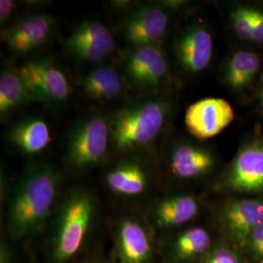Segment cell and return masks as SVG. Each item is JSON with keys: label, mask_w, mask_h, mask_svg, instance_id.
Returning <instances> with one entry per match:
<instances>
[{"label": "cell", "mask_w": 263, "mask_h": 263, "mask_svg": "<svg viewBox=\"0 0 263 263\" xmlns=\"http://www.w3.org/2000/svg\"><path fill=\"white\" fill-rule=\"evenodd\" d=\"M109 259L112 263H156L158 247L155 232L146 218L124 215L115 221Z\"/></svg>", "instance_id": "obj_5"}, {"label": "cell", "mask_w": 263, "mask_h": 263, "mask_svg": "<svg viewBox=\"0 0 263 263\" xmlns=\"http://www.w3.org/2000/svg\"><path fill=\"white\" fill-rule=\"evenodd\" d=\"M31 102L33 101L17 67L3 68L0 74L1 120Z\"/></svg>", "instance_id": "obj_21"}, {"label": "cell", "mask_w": 263, "mask_h": 263, "mask_svg": "<svg viewBox=\"0 0 263 263\" xmlns=\"http://www.w3.org/2000/svg\"><path fill=\"white\" fill-rule=\"evenodd\" d=\"M261 103H262V106H263V91H262V95H261Z\"/></svg>", "instance_id": "obj_30"}, {"label": "cell", "mask_w": 263, "mask_h": 263, "mask_svg": "<svg viewBox=\"0 0 263 263\" xmlns=\"http://www.w3.org/2000/svg\"><path fill=\"white\" fill-rule=\"evenodd\" d=\"M197 199L189 194H175L161 198L151 205L146 220L156 233L185 226L199 214Z\"/></svg>", "instance_id": "obj_15"}, {"label": "cell", "mask_w": 263, "mask_h": 263, "mask_svg": "<svg viewBox=\"0 0 263 263\" xmlns=\"http://www.w3.org/2000/svg\"><path fill=\"white\" fill-rule=\"evenodd\" d=\"M168 11L159 4H140L125 18L122 35L129 47L159 46L169 28Z\"/></svg>", "instance_id": "obj_11"}, {"label": "cell", "mask_w": 263, "mask_h": 263, "mask_svg": "<svg viewBox=\"0 0 263 263\" xmlns=\"http://www.w3.org/2000/svg\"><path fill=\"white\" fill-rule=\"evenodd\" d=\"M98 204L86 188L64 193L50 222L48 263H76L84 252L94 230Z\"/></svg>", "instance_id": "obj_2"}, {"label": "cell", "mask_w": 263, "mask_h": 263, "mask_svg": "<svg viewBox=\"0 0 263 263\" xmlns=\"http://www.w3.org/2000/svg\"><path fill=\"white\" fill-rule=\"evenodd\" d=\"M226 185L239 192L262 191V143H252L239 152L226 176Z\"/></svg>", "instance_id": "obj_16"}, {"label": "cell", "mask_w": 263, "mask_h": 263, "mask_svg": "<svg viewBox=\"0 0 263 263\" xmlns=\"http://www.w3.org/2000/svg\"><path fill=\"white\" fill-rule=\"evenodd\" d=\"M231 21L233 28L239 37L243 39H253L252 27L248 14V8L240 7L233 10L231 13Z\"/></svg>", "instance_id": "obj_24"}, {"label": "cell", "mask_w": 263, "mask_h": 263, "mask_svg": "<svg viewBox=\"0 0 263 263\" xmlns=\"http://www.w3.org/2000/svg\"><path fill=\"white\" fill-rule=\"evenodd\" d=\"M17 3L12 0H1L0 1V23L1 26L6 25L9 22L14 12L17 9Z\"/></svg>", "instance_id": "obj_28"}, {"label": "cell", "mask_w": 263, "mask_h": 263, "mask_svg": "<svg viewBox=\"0 0 263 263\" xmlns=\"http://www.w3.org/2000/svg\"><path fill=\"white\" fill-rule=\"evenodd\" d=\"M245 249L254 263H263V224L249 237Z\"/></svg>", "instance_id": "obj_25"}, {"label": "cell", "mask_w": 263, "mask_h": 263, "mask_svg": "<svg viewBox=\"0 0 263 263\" xmlns=\"http://www.w3.org/2000/svg\"><path fill=\"white\" fill-rule=\"evenodd\" d=\"M17 69L33 102L54 107L69 99L71 88L68 79L52 58L30 60Z\"/></svg>", "instance_id": "obj_7"}, {"label": "cell", "mask_w": 263, "mask_h": 263, "mask_svg": "<svg viewBox=\"0 0 263 263\" xmlns=\"http://www.w3.org/2000/svg\"><path fill=\"white\" fill-rule=\"evenodd\" d=\"M54 18L43 12L27 14L15 21L1 32V41L10 52L26 56L44 47L55 33Z\"/></svg>", "instance_id": "obj_9"}, {"label": "cell", "mask_w": 263, "mask_h": 263, "mask_svg": "<svg viewBox=\"0 0 263 263\" xmlns=\"http://www.w3.org/2000/svg\"><path fill=\"white\" fill-rule=\"evenodd\" d=\"M81 92L98 102H112L120 99L126 82L120 69L110 65L94 67L78 78Z\"/></svg>", "instance_id": "obj_19"}, {"label": "cell", "mask_w": 263, "mask_h": 263, "mask_svg": "<svg viewBox=\"0 0 263 263\" xmlns=\"http://www.w3.org/2000/svg\"><path fill=\"white\" fill-rule=\"evenodd\" d=\"M104 182L108 192L115 197L139 199L145 196L152 187L153 172L143 160L127 155L105 171Z\"/></svg>", "instance_id": "obj_10"}, {"label": "cell", "mask_w": 263, "mask_h": 263, "mask_svg": "<svg viewBox=\"0 0 263 263\" xmlns=\"http://www.w3.org/2000/svg\"><path fill=\"white\" fill-rule=\"evenodd\" d=\"M219 222L231 242L245 249L249 237L263 224V200L244 199L227 203L219 214Z\"/></svg>", "instance_id": "obj_13"}, {"label": "cell", "mask_w": 263, "mask_h": 263, "mask_svg": "<svg viewBox=\"0 0 263 263\" xmlns=\"http://www.w3.org/2000/svg\"><path fill=\"white\" fill-rule=\"evenodd\" d=\"M66 53L79 63H100L116 50L111 30L100 20L81 22L64 42Z\"/></svg>", "instance_id": "obj_8"}, {"label": "cell", "mask_w": 263, "mask_h": 263, "mask_svg": "<svg viewBox=\"0 0 263 263\" xmlns=\"http://www.w3.org/2000/svg\"><path fill=\"white\" fill-rule=\"evenodd\" d=\"M110 149L109 119L99 112L78 118L67 132L65 156L68 168L82 173L104 162Z\"/></svg>", "instance_id": "obj_4"}, {"label": "cell", "mask_w": 263, "mask_h": 263, "mask_svg": "<svg viewBox=\"0 0 263 263\" xmlns=\"http://www.w3.org/2000/svg\"><path fill=\"white\" fill-rule=\"evenodd\" d=\"M213 247L212 236L202 226L179 232L165 247L166 263H197Z\"/></svg>", "instance_id": "obj_20"}, {"label": "cell", "mask_w": 263, "mask_h": 263, "mask_svg": "<svg viewBox=\"0 0 263 263\" xmlns=\"http://www.w3.org/2000/svg\"><path fill=\"white\" fill-rule=\"evenodd\" d=\"M120 71L132 89L151 93L168 83L170 66L160 46L129 47L120 58Z\"/></svg>", "instance_id": "obj_6"}, {"label": "cell", "mask_w": 263, "mask_h": 263, "mask_svg": "<svg viewBox=\"0 0 263 263\" xmlns=\"http://www.w3.org/2000/svg\"><path fill=\"white\" fill-rule=\"evenodd\" d=\"M197 263H243L236 250L227 245H213Z\"/></svg>", "instance_id": "obj_23"}, {"label": "cell", "mask_w": 263, "mask_h": 263, "mask_svg": "<svg viewBox=\"0 0 263 263\" xmlns=\"http://www.w3.org/2000/svg\"><path fill=\"white\" fill-rule=\"evenodd\" d=\"M10 146L25 156H36L52 143V132L48 123L37 116H28L14 123L6 133Z\"/></svg>", "instance_id": "obj_17"}, {"label": "cell", "mask_w": 263, "mask_h": 263, "mask_svg": "<svg viewBox=\"0 0 263 263\" xmlns=\"http://www.w3.org/2000/svg\"><path fill=\"white\" fill-rule=\"evenodd\" d=\"M169 114V103L160 97L125 104L109 119L110 149L128 155L151 147L164 130Z\"/></svg>", "instance_id": "obj_3"}, {"label": "cell", "mask_w": 263, "mask_h": 263, "mask_svg": "<svg viewBox=\"0 0 263 263\" xmlns=\"http://www.w3.org/2000/svg\"><path fill=\"white\" fill-rule=\"evenodd\" d=\"M260 67L259 58L252 52L239 51L230 57L224 69L226 83L234 89L250 84Z\"/></svg>", "instance_id": "obj_22"}, {"label": "cell", "mask_w": 263, "mask_h": 263, "mask_svg": "<svg viewBox=\"0 0 263 263\" xmlns=\"http://www.w3.org/2000/svg\"><path fill=\"white\" fill-rule=\"evenodd\" d=\"M63 174L52 163L27 167L6 197L5 228L11 241L26 242L47 227L63 197Z\"/></svg>", "instance_id": "obj_1"}, {"label": "cell", "mask_w": 263, "mask_h": 263, "mask_svg": "<svg viewBox=\"0 0 263 263\" xmlns=\"http://www.w3.org/2000/svg\"><path fill=\"white\" fill-rule=\"evenodd\" d=\"M76 263H112L111 260L108 258H104L103 256H90L86 257L84 259H81Z\"/></svg>", "instance_id": "obj_29"}, {"label": "cell", "mask_w": 263, "mask_h": 263, "mask_svg": "<svg viewBox=\"0 0 263 263\" xmlns=\"http://www.w3.org/2000/svg\"><path fill=\"white\" fill-rule=\"evenodd\" d=\"M13 243L14 242L11 241V239L7 235L1 238L0 263H19L18 254Z\"/></svg>", "instance_id": "obj_26"}, {"label": "cell", "mask_w": 263, "mask_h": 263, "mask_svg": "<svg viewBox=\"0 0 263 263\" xmlns=\"http://www.w3.org/2000/svg\"><path fill=\"white\" fill-rule=\"evenodd\" d=\"M215 158L210 151L190 142L173 146L168 157V171L177 179L188 180L204 177L213 169Z\"/></svg>", "instance_id": "obj_18"}, {"label": "cell", "mask_w": 263, "mask_h": 263, "mask_svg": "<svg viewBox=\"0 0 263 263\" xmlns=\"http://www.w3.org/2000/svg\"><path fill=\"white\" fill-rule=\"evenodd\" d=\"M173 52L180 66L189 73H200L207 68L213 57L212 34L202 25L184 28L173 44Z\"/></svg>", "instance_id": "obj_14"}, {"label": "cell", "mask_w": 263, "mask_h": 263, "mask_svg": "<svg viewBox=\"0 0 263 263\" xmlns=\"http://www.w3.org/2000/svg\"><path fill=\"white\" fill-rule=\"evenodd\" d=\"M234 120V110L222 98H205L190 104L185 113L188 132L199 140L216 137Z\"/></svg>", "instance_id": "obj_12"}, {"label": "cell", "mask_w": 263, "mask_h": 263, "mask_svg": "<svg viewBox=\"0 0 263 263\" xmlns=\"http://www.w3.org/2000/svg\"><path fill=\"white\" fill-rule=\"evenodd\" d=\"M248 14L252 27L253 39L263 43V13L257 10L248 8Z\"/></svg>", "instance_id": "obj_27"}]
</instances>
